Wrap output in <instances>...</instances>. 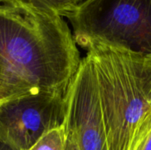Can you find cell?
Wrapping results in <instances>:
<instances>
[{
	"instance_id": "6da1fadb",
	"label": "cell",
	"mask_w": 151,
	"mask_h": 150,
	"mask_svg": "<svg viewBox=\"0 0 151 150\" xmlns=\"http://www.w3.org/2000/svg\"><path fill=\"white\" fill-rule=\"evenodd\" d=\"M81 58L62 17L27 0H0V102L37 92H65Z\"/></svg>"
},
{
	"instance_id": "7a4b0ae2",
	"label": "cell",
	"mask_w": 151,
	"mask_h": 150,
	"mask_svg": "<svg viewBox=\"0 0 151 150\" xmlns=\"http://www.w3.org/2000/svg\"><path fill=\"white\" fill-rule=\"evenodd\" d=\"M98 83L107 149L129 150L151 110V55L92 45L87 49Z\"/></svg>"
},
{
	"instance_id": "3957f363",
	"label": "cell",
	"mask_w": 151,
	"mask_h": 150,
	"mask_svg": "<svg viewBox=\"0 0 151 150\" xmlns=\"http://www.w3.org/2000/svg\"><path fill=\"white\" fill-rule=\"evenodd\" d=\"M76 44L151 55V0H85L68 18Z\"/></svg>"
},
{
	"instance_id": "277c9868",
	"label": "cell",
	"mask_w": 151,
	"mask_h": 150,
	"mask_svg": "<svg viewBox=\"0 0 151 150\" xmlns=\"http://www.w3.org/2000/svg\"><path fill=\"white\" fill-rule=\"evenodd\" d=\"M67 92H37L1 101L0 141L14 150H28L62 126Z\"/></svg>"
},
{
	"instance_id": "5b68a950",
	"label": "cell",
	"mask_w": 151,
	"mask_h": 150,
	"mask_svg": "<svg viewBox=\"0 0 151 150\" xmlns=\"http://www.w3.org/2000/svg\"><path fill=\"white\" fill-rule=\"evenodd\" d=\"M63 126L78 150H108L96 74L88 54L69 87Z\"/></svg>"
},
{
	"instance_id": "8992f818",
	"label": "cell",
	"mask_w": 151,
	"mask_h": 150,
	"mask_svg": "<svg viewBox=\"0 0 151 150\" xmlns=\"http://www.w3.org/2000/svg\"><path fill=\"white\" fill-rule=\"evenodd\" d=\"M35 7L56 14L60 17L69 18L85 0H27Z\"/></svg>"
},
{
	"instance_id": "52a82bcc",
	"label": "cell",
	"mask_w": 151,
	"mask_h": 150,
	"mask_svg": "<svg viewBox=\"0 0 151 150\" xmlns=\"http://www.w3.org/2000/svg\"><path fill=\"white\" fill-rule=\"evenodd\" d=\"M28 150H66V135L64 126L46 133Z\"/></svg>"
},
{
	"instance_id": "ba28073f",
	"label": "cell",
	"mask_w": 151,
	"mask_h": 150,
	"mask_svg": "<svg viewBox=\"0 0 151 150\" xmlns=\"http://www.w3.org/2000/svg\"><path fill=\"white\" fill-rule=\"evenodd\" d=\"M65 135H66V150H78L77 145L73 138L66 133H65Z\"/></svg>"
},
{
	"instance_id": "9c48e42d",
	"label": "cell",
	"mask_w": 151,
	"mask_h": 150,
	"mask_svg": "<svg viewBox=\"0 0 151 150\" xmlns=\"http://www.w3.org/2000/svg\"><path fill=\"white\" fill-rule=\"evenodd\" d=\"M0 150H14V149H12L11 147H9V146L5 145L4 143H3V142H1V141H0Z\"/></svg>"
},
{
	"instance_id": "30bf717a",
	"label": "cell",
	"mask_w": 151,
	"mask_h": 150,
	"mask_svg": "<svg viewBox=\"0 0 151 150\" xmlns=\"http://www.w3.org/2000/svg\"><path fill=\"white\" fill-rule=\"evenodd\" d=\"M2 77H3V70L0 65V88H1V84H2Z\"/></svg>"
}]
</instances>
